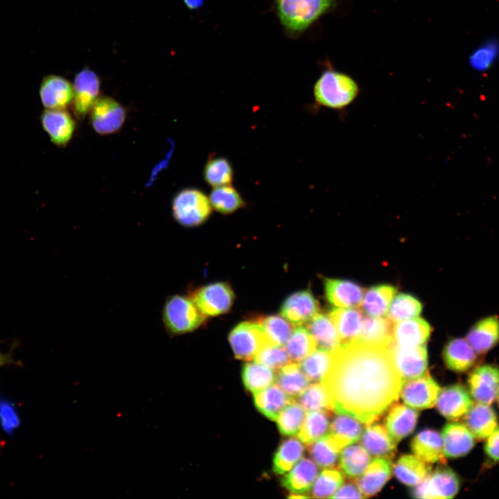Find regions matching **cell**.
Returning <instances> with one entry per match:
<instances>
[{
    "label": "cell",
    "instance_id": "6da1fadb",
    "mask_svg": "<svg viewBox=\"0 0 499 499\" xmlns=\"http://www.w3.org/2000/svg\"><path fill=\"white\" fill-rule=\"evenodd\" d=\"M334 412L371 424L397 401L403 385L390 347L360 342L333 351V363L324 380Z\"/></svg>",
    "mask_w": 499,
    "mask_h": 499
},
{
    "label": "cell",
    "instance_id": "7a4b0ae2",
    "mask_svg": "<svg viewBox=\"0 0 499 499\" xmlns=\"http://www.w3.org/2000/svg\"><path fill=\"white\" fill-rule=\"evenodd\" d=\"M359 87L346 73L334 70L322 73L313 87V96L317 105L342 111L357 98Z\"/></svg>",
    "mask_w": 499,
    "mask_h": 499
},
{
    "label": "cell",
    "instance_id": "3957f363",
    "mask_svg": "<svg viewBox=\"0 0 499 499\" xmlns=\"http://www.w3.org/2000/svg\"><path fill=\"white\" fill-rule=\"evenodd\" d=\"M161 316L164 328L170 336L195 331L206 318L191 297L181 295H171L166 299Z\"/></svg>",
    "mask_w": 499,
    "mask_h": 499
},
{
    "label": "cell",
    "instance_id": "277c9868",
    "mask_svg": "<svg viewBox=\"0 0 499 499\" xmlns=\"http://www.w3.org/2000/svg\"><path fill=\"white\" fill-rule=\"evenodd\" d=\"M283 26L289 31L306 29L332 5L333 0H275Z\"/></svg>",
    "mask_w": 499,
    "mask_h": 499
},
{
    "label": "cell",
    "instance_id": "5b68a950",
    "mask_svg": "<svg viewBox=\"0 0 499 499\" xmlns=\"http://www.w3.org/2000/svg\"><path fill=\"white\" fill-rule=\"evenodd\" d=\"M211 210L209 198L195 188L180 191L172 201L173 218L185 227L200 226L209 218Z\"/></svg>",
    "mask_w": 499,
    "mask_h": 499
},
{
    "label": "cell",
    "instance_id": "8992f818",
    "mask_svg": "<svg viewBox=\"0 0 499 499\" xmlns=\"http://www.w3.org/2000/svg\"><path fill=\"white\" fill-rule=\"evenodd\" d=\"M459 479L450 468L441 466L430 473L412 489L414 498L427 499L452 498L459 491Z\"/></svg>",
    "mask_w": 499,
    "mask_h": 499
},
{
    "label": "cell",
    "instance_id": "52a82bcc",
    "mask_svg": "<svg viewBox=\"0 0 499 499\" xmlns=\"http://www.w3.org/2000/svg\"><path fill=\"white\" fill-rule=\"evenodd\" d=\"M190 297L205 317L218 316L231 309L234 293L228 283L216 282L198 288Z\"/></svg>",
    "mask_w": 499,
    "mask_h": 499
},
{
    "label": "cell",
    "instance_id": "ba28073f",
    "mask_svg": "<svg viewBox=\"0 0 499 499\" xmlns=\"http://www.w3.org/2000/svg\"><path fill=\"white\" fill-rule=\"evenodd\" d=\"M89 113L94 130L104 136L119 132L123 125L127 115L125 108L110 96L99 97Z\"/></svg>",
    "mask_w": 499,
    "mask_h": 499
},
{
    "label": "cell",
    "instance_id": "9c48e42d",
    "mask_svg": "<svg viewBox=\"0 0 499 499\" xmlns=\"http://www.w3.org/2000/svg\"><path fill=\"white\" fill-rule=\"evenodd\" d=\"M228 340L237 359L251 360L267 340L260 324L256 322H243L230 332Z\"/></svg>",
    "mask_w": 499,
    "mask_h": 499
},
{
    "label": "cell",
    "instance_id": "30bf717a",
    "mask_svg": "<svg viewBox=\"0 0 499 499\" xmlns=\"http://www.w3.org/2000/svg\"><path fill=\"white\" fill-rule=\"evenodd\" d=\"M73 87L71 108L75 116L82 120L99 98L100 81L94 71L84 69L76 75Z\"/></svg>",
    "mask_w": 499,
    "mask_h": 499
},
{
    "label": "cell",
    "instance_id": "8fae6325",
    "mask_svg": "<svg viewBox=\"0 0 499 499\" xmlns=\"http://www.w3.org/2000/svg\"><path fill=\"white\" fill-rule=\"evenodd\" d=\"M467 383L473 399L491 405L499 395V367L491 364L478 366L470 373Z\"/></svg>",
    "mask_w": 499,
    "mask_h": 499
},
{
    "label": "cell",
    "instance_id": "7c38bea8",
    "mask_svg": "<svg viewBox=\"0 0 499 499\" xmlns=\"http://www.w3.org/2000/svg\"><path fill=\"white\" fill-rule=\"evenodd\" d=\"M390 350L403 383L426 374L428 361L425 344L415 347H401L393 342L390 346Z\"/></svg>",
    "mask_w": 499,
    "mask_h": 499
},
{
    "label": "cell",
    "instance_id": "4fadbf2b",
    "mask_svg": "<svg viewBox=\"0 0 499 499\" xmlns=\"http://www.w3.org/2000/svg\"><path fill=\"white\" fill-rule=\"evenodd\" d=\"M440 388L427 373L403 382L401 397L408 406L415 409L430 408L436 404Z\"/></svg>",
    "mask_w": 499,
    "mask_h": 499
},
{
    "label": "cell",
    "instance_id": "5bb4252c",
    "mask_svg": "<svg viewBox=\"0 0 499 499\" xmlns=\"http://www.w3.org/2000/svg\"><path fill=\"white\" fill-rule=\"evenodd\" d=\"M40 121L51 141L58 147L66 146L71 140L76 123L66 109H46Z\"/></svg>",
    "mask_w": 499,
    "mask_h": 499
},
{
    "label": "cell",
    "instance_id": "9a60e30c",
    "mask_svg": "<svg viewBox=\"0 0 499 499\" xmlns=\"http://www.w3.org/2000/svg\"><path fill=\"white\" fill-rule=\"evenodd\" d=\"M317 300L309 290L296 292L289 295L281 308V314L290 323L301 326L309 322L319 313Z\"/></svg>",
    "mask_w": 499,
    "mask_h": 499
},
{
    "label": "cell",
    "instance_id": "2e32d148",
    "mask_svg": "<svg viewBox=\"0 0 499 499\" xmlns=\"http://www.w3.org/2000/svg\"><path fill=\"white\" fill-rule=\"evenodd\" d=\"M39 95L46 109H66L73 98V85L58 75L45 76L40 85Z\"/></svg>",
    "mask_w": 499,
    "mask_h": 499
},
{
    "label": "cell",
    "instance_id": "e0dca14e",
    "mask_svg": "<svg viewBox=\"0 0 499 499\" xmlns=\"http://www.w3.org/2000/svg\"><path fill=\"white\" fill-rule=\"evenodd\" d=\"M436 404L442 416L450 420H456L464 416L473 401L463 385L455 384L440 389Z\"/></svg>",
    "mask_w": 499,
    "mask_h": 499
},
{
    "label": "cell",
    "instance_id": "ac0fdd59",
    "mask_svg": "<svg viewBox=\"0 0 499 499\" xmlns=\"http://www.w3.org/2000/svg\"><path fill=\"white\" fill-rule=\"evenodd\" d=\"M465 339L477 354L487 353L499 342V317L491 315L479 319L469 329Z\"/></svg>",
    "mask_w": 499,
    "mask_h": 499
},
{
    "label": "cell",
    "instance_id": "d6986e66",
    "mask_svg": "<svg viewBox=\"0 0 499 499\" xmlns=\"http://www.w3.org/2000/svg\"><path fill=\"white\" fill-rule=\"evenodd\" d=\"M324 290L328 301L338 308L358 306L364 297V289L349 280L326 279Z\"/></svg>",
    "mask_w": 499,
    "mask_h": 499
},
{
    "label": "cell",
    "instance_id": "ffe728a7",
    "mask_svg": "<svg viewBox=\"0 0 499 499\" xmlns=\"http://www.w3.org/2000/svg\"><path fill=\"white\" fill-rule=\"evenodd\" d=\"M444 455L456 458L466 455L474 447L475 437L462 423H448L441 433Z\"/></svg>",
    "mask_w": 499,
    "mask_h": 499
},
{
    "label": "cell",
    "instance_id": "44dd1931",
    "mask_svg": "<svg viewBox=\"0 0 499 499\" xmlns=\"http://www.w3.org/2000/svg\"><path fill=\"white\" fill-rule=\"evenodd\" d=\"M391 459L377 457L369 463L356 481V485L364 498L376 494L391 475Z\"/></svg>",
    "mask_w": 499,
    "mask_h": 499
},
{
    "label": "cell",
    "instance_id": "7402d4cb",
    "mask_svg": "<svg viewBox=\"0 0 499 499\" xmlns=\"http://www.w3.org/2000/svg\"><path fill=\"white\" fill-rule=\"evenodd\" d=\"M329 317L338 332L340 345L358 341L364 319L361 311L354 308H337L330 311Z\"/></svg>",
    "mask_w": 499,
    "mask_h": 499
},
{
    "label": "cell",
    "instance_id": "603a6c76",
    "mask_svg": "<svg viewBox=\"0 0 499 499\" xmlns=\"http://www.w3.org/2000/svg\"><path fill=\"white\" fill-rule=\"evenodd\" d=\"M362 422L354 417L342 412H335L330 424L328 437L340 451L345 446L356 442L362 432Z\"/></svg>",
    "mask_w": 499,
    "mask_h": 499
},
{
    "label": "cell",
    "instance_id": "cb8c5ba5",
    "mask_svg": "<svg viewBox=\"0 0 499 499\" xmlns=\"http://www.w3.org/2000/svg\"><path fill=\"white\" fill-rule=\"evenodd\" d=\"M477 353L466 339L456 338L448 341L443 351L446 367L456 372H464L474 366Z\"/></svg>",
    "mask_w": 499,
    "mask_h": 499
},
{
    "label": "cell",
    "instance_id": "d4e9b609",
    "mask_svg": "<svg viewBox=\"0 0 499 499\" xmlns=\"http://www.w3.org/2000/svg\"><path fill=\"white\" fill-rule=\"evenodd\" d=\"M431 328L422 318H412L397 322L393 328V341L401 347H415L425 344Z\"/></svg>",
    "mask_w": 499,
    "mask_h": 499
},
{
    "label": "cell",
    "instance_id": "484cf974",
    "mask_svg": "<svg viewBox=\"0 0 499 499\" xmlns=\"http://www.w3.org/2000/svg\"><path fill=\"white\" fill-rule=\"evenodd\" d=\"M464 425L475 437L485 439L498 428V417L489 405L477 403L473 404L464 414Z\"/></svg>",
    "mask_w": 499,
    "mask_h": 499
},
{
    "label": "cell",
    "instance_id": "4316f807",
    "mask_svg": "<svg viewBox=\"0 0 499 499\" xmlns=\"http://www.w3.org/2000/svg\"><path fill=\"white\" fill-rule=\"evenodd\" d=\"M411 448L417 457L425 462H446L442 437L434 430L425 429L419 432L412 439Z\"/></svg>",
    "mask_w": 499,
    "mask_h": 499
},
{
    "label": "cell",
    "instance_id": "83f0119b",
    "mask_svg": "<svg viewBox=\"0 0 499 499\" xmlns=\"http://www.w3.org/2000/svg\"><path fill=\"white\" fill-rule=\"evenodd\" d=\"M318 471L315 462L310 459L302 458L283 477L281 484L292 493H306L312 488Z\"/></svg>",
    "mask_w": 499,
    "mask_h": 499
},
{
    "label": "cell",
    "instance_id": "f1b7e54d",
    "mask_svg": "<svg viewBox=\"0 0 499 499\" xmlns=\"http://www.w3.org/2000/svg\"><path fill=\"white\" fill-rule=\"evenodd\" d=\"M418 412L404 405H392L385 419V427L392 439L399 442L414 429Z\"/></svg>",
    "mask_w": 499,
    "mask_h": 499
},
{
    "label": "cell",
    "instance_id": "f546056e",
    "mask_svg": "<svg viewBox=\"0 0 499 499\" xmlns=\"http://www.w3.org/2000/svg\"><path fill=\"white\" fill-rule=\"evenodd\" d=\"M394 324L388 318L382 317H364L361 331L357 342L389 347L393 343Z\"/></svg>",
    "mask_w": 499,
    "mask_h": 499
},
{
    "label": "cell",
    "instance_id": "4dcf8cb0",
    "mask_svg": "<svg viewBox=\"0 0 499 499\" xmlns=\"http://www.w3.org/2000/svg\"><path fill=\"white\" fill-rule=\"evenodd\" d=\"M361 444L373 456L391 459L396 451V443L382 425H369L361 437Z\"/></svg>",
    "mask_w": 499,
    "mask_h": 499
},
{
    "label": "cell",
    "instance_id": "1f68e13d",
    "mask_svg": "<svg viewBox=\"0 0 499 499\" xmlns=\"http://www.w3.org/2000/svg\"><path fill=\"white\" fill-rule=\"evenodd\" d=\"M294 399L284 392L277 385L254 394V404L257 410L267 418L276 421L283 408Z\"/></svg>",
    "mask_w": 499,
    "mask_h": 499
},
{
    "label": "cell",
    "instance_id": "d6a6232c",
    "mask_svg": "<svg viewBox=\"0 0 499 499\" xmlns=\"http://www.w3.org/2000/svg\"><path fill=\"white\" fill-rule=\"evenodd\" d=\"M393 471L395 477L401 482L408 486H414L431 472V467L418 457L405 455L394 464Z\"/></svg>",
    "mask_w": 499,
    "mask_h": 499
},
{
    "label": "cell",
    "instance_id": "836d02e7",
    "mask_svg": "<svg viewBox=\"0 0 499 499\" xmlns=\"http://www.w3.org/2000/svg\"><path fill=\"white\" fill-rule=\"evenodd\" d=\"M397 290L395 287L383 284L370 288L364 295L362 306L369 317H383L387 314Z\"/></svg>",
    "mask_w": 499,
    "mask_h": 499
},
{
    "label": "cell",
    "instance_id": "e575fe53",
    "mask_svg": "<svg viewBox=\"0 0 499 499\" xmlns=\"http://www.w3.org/2000/svg\"><path fill=\"white\" fill-rule=\"evenodd\" d=\"M307 329L319 348L333 351L341 344L337 329L329 315L318 313L308 322Z\"/></svg>",
    "mask_w": 499,
    "mask_h": 499
},
{
    "label": "cell",
    "instance_id": "d590c367",
    "mask_svg": "<svg viewBox=\"0 0 499 499\" xmlns=\"http://www.w3.org/2000/svg\"><path fill=\"white\" fill-rule=\"evenodd\" d=\"M297 398L306 410H320L331 414L334 412L333 399L324 381L309 384Z\"/></svg>",
    "mask_w": 499,
    "mask_h": 499
},
{
    "label": "cell",
    "instance_id": "8d00e7d4",
    "mask_svg": "<svg viewBox=\"0 0 499 499\" xmlns=\"http://www.w3.org/2000/svg\"><path fill=\"white\" fill-rule=\"evenodd\" d=\"M277 371V385L292 397H297L309 385L310 380L298 362L291 361Z\"/></svg>",
    "mask_w": 499,
    "mask_h": 499
},
{
    "label": "cell",
    "instance_id": "74e56055",
    "mask_svg": "<svg viewBox=\"0 0 499 499\" xmlns=\"http://www.w3.org/2000/svg\"><path fill=\"white\" fill-rule=\"evenodd\" d=\"M499 60V38L491 37L473 49L468 57L469 67L475 71L484 72Z\"/></svg>",
    "mask_w": 499,
    "mask_h": 499
},
{
    "label": "cell",
    "instance_id": "f35d334b",
    "mask_svg": "<svg viewBox=\"0 0 499 499\" xmlns=\"http://www.w3.org/2000/svg\"><path fill=\"white\" fill-rule=\"evenodd\" d=\"M304 447L299 439L290 438L279 446L273 458L272 470L279 475L288 473L302 457Z\"/></svg>",
    "mask_w": 499,
    "mask_h": 499
},
{
    "label": "cell",
    "instance_id": "ab89813d",
    "mask_svg": "<svg viewBox=\"0 0 499 499\" xmlns=\"http://www.w3.org/2000/svg\"><path fill=\"white\" fill-rule=\"evenodd\" d=\"M275 371L262 364L246 363L242 369V379L245 388L254 394L273 384L276 379Z\"/></svg>",
    "mask_w": 499,
    "mask_h": 499
},
{
    "label": "cell",
    "instance_id": "60d3db41",
    "mask_svg": "<svg viewBox=\"0 0 499 499\" xmlns=\"http://www.w3.org/2000/svg\"><path fill=\"white\" fill-rule=\"evenodd\" d=\"M332 363L333 351L319 348L301 360L300 366L310 381L320 382L326 379Z\"/></svg>",
    "mask_w": 499,
    "mask_h": 499
},
{
    "label": "cell",
    "instance_id": "b9f144b4",
    "mask_svg": "<svg viewBox=\"0 0 499 499\" xmlns=\"http://www.w3.org/2000/svg\"><path fill=\"white\" fill-rule=\"evenodd\" d=\"M371 462L369 453L362 446L353 445L345 448L340 457V467L350 478L360 477Z\"/></svg>",
    "mask_w": 499,
    "mask_h": 499
},
{
    "label": "cell",
    "instance_id": "7bdbcfd3",
    "mask_svg": "<svg viewBox=\"0 0 499 499\" xmlns=\"http://www.w3.org/2000/svg\"><path fill=\"white\" fill-rule=\"evenodd\" d=\"M317 343L308 329L298 326L294 330L285 346L292 362H299L311 354Z\"/></svg>",
    "mask_w": 499,
    "mask_h": 499
},
{
    "label": "cell",
    "instance_id": "ee69618b",
    "mask_svg": "<svg viewBox=\"0 0 499 499\" xmlns=\"http://www.w3.org/2000/svg\"><path fill=\"white\" fill-rule=\"evenodd\" d=\"M211 207L223 214H229L243 208L245 202L231 184L214 187L209 195Z\"/></svg>",
    "mask_w": 499,
    "mask_h": 499
},
{
    "label": "cell",
    "instance_id": "f6af8a7d",
    "mask_svg": "<svg viewBox=\"0 0 499 499\" xmlns=\"http://www.w3.org/2000/svg\"><path fill=\"white\" fill-rule=\"evenodd\" d=\"M331 413L313 410L306 413L302 426L298 432L299 439L302 443L309 444L326 435L330 428L329 415Z\"/></svg>",
    "mask_w": 499,
    "mask_h": 499
},
{
    "label": "cell",
    "instance_id": "bcb514c9",
    "mask_svg": "<svg viewBox=\"0 0 499 499\" xmlns=\"http://www.w3.org/2000/svg\"><path fill=\"white\" fill-rule=\"evenodd\" d=\"M261 326L266 339L270 342L285 347L292 332V327L283 316L274 315L256 320Z\"/></svg>",
    "mask_w": 499,
    "mask_h": 499
},
{
    "label": "cell",
    "instance_id": "7dc6e473",
    "mask_svg": "<svg viewBox=\"0 0 499 499\" xmlns=\"http://www.w3.org/2000/svg\"><path fill=\"white\" fill-rule=\"evenodd\" d=\"M306 415V410L298 401L293 399L283 408L276 420L279 430L284 435H297Z\"/></svg>",
    "mask_w": 499,
    "mask_h": 499
},
{
    "label": "cell",
    "instance_id": "c3c4849f",
    "mask_svg": "<svg viewBox=\"0 0 499 499\" xmlns=\"http://www.w3.org/2000/svg\"><path fill=\"white\" fill-rule=\"evenodd\" d=\"M203 175L205 182L211 186L231 184L234 170L230 162L225 157L210 158L206 163Z\"/></svg>",
    "mask_w": 499,
    "mask_h": 499
},
{
    "label": "cell",
    "instance_id": "681fc988",
    "mask_svg": "<svg viewBox=\"0 0 499 499\" xmlns=\"http://www.w3.org/2000/svg\"><path fill=\"white\" fill-rule=\"evenodd\" d=\"M422 310L421 303L414 296L401 293L392 301L388 310V319L399 322L418 316Z\"/></svg>",
    "mask_w": 499,
    "mask_h": 499
},
{
    "label": "cell",
    "instance_id": "f907efd6",
    "mask_svg": "<svg viewBox=\"0 0 499 499\" xmlns=\"http://www.w3.org/2000/svg\"><path fill=\"white\" fill-rule=\"evenodd\" d=\"M307 445L309 455L317 466L332 468L336 465L340 450L327 434Z\"/></svg>",
    "mask_w": 499,
    "mask_h": 499
},
{
    "label": "cell",
    "instance_id": "816d5d0a",
    "mask_svg": "<svg viewBox=\"0 0 499 499\" xmlns=\"http://www.w3.org/2000/svg\"><path fill=\"white\" fill-rule=\"evenodd\" d=\"M343 482L342 473L335 469H324L317 477L311 494L314 498H331Z\"/></svg>",
    "mask_w": 499,
    "mask_h": 499
},
{
    "label": "cell",
    "instance_id": "f5cc1de1",
    "mask_svg": "<svg viewBox=\"0 0 499 499\" xmlns=\"http://www.w3.org/2000/svg\"><path fill=\"white\" fill-rule=\"evenodd\" d=\"M254 361L277 371L291 362L285 347L266 340L256 354Z\"/></svg>",
    "mask_w": 499,
    "mask_h": 499
},
{
    "label": "cell",
    "instance_id": "db71d44e",
    "mask_svg": "<svg viewBox=\"0 0 499 499\" xmlns=\"http://www.w3.org/2000/svg\"><path fill=\"white\" fill-rule=\"evenodd\" d=\"M21 418L16 405L0 395V427L8 436L12 437L21 426Z\"/></svg>",
    "mask_w": 499,
    "mask_h": 499
},
{
    "label": "cell",
    "instance_id": "11a10c76",
    "mask_svg": "<svg viewBox=\"0 0 499 499\" xmlns=\"http://www.w3.org/2000/svg\"><path fill=\"white\" fill-rule=\"evenodd\" d=\"M484 452L494 462H499V427L488 437L484 444Z\"/></svg>",
    "mask_w": 499,
    "mask_h": 499
},
{
    "label": "cell",
    "instance_id": "9f6ffc18",
    "mask_svg": "<svg viewBox=\"0 0 499 499\" xmlns=\"http://www.w3.org/2000/svg\"><path fill=\"white\" fill-rule=\"evenodd\" d=\"M333 498H362L364 496L360 491L357 485L353 482L344 483L331 497Z\"/></svg>",
    "mask_w": 499,
    "mask_h": 499
},
{
    "label": "cell",
    "instance_id": "6f0895ef",
    "mask_svg": "<svg viewBox=\"0 0 499 499\" xmlns=\"http://www.w3.org/2000/svg\"><path fill=\"white\" fill-rule=\"evenodd\" d=\"M17 345V343H13L12 348L8 353H3L0 351V368L8 365H20V362L16 361L13 358V350Z\"/></svg>",
    "mask_w": 499,
    "mask_h": 499
},
{
    "label": "cell",
    "instance_id": "680465c9",
    "mask_svg": "<svg viewBox=\"0 0 499 499\" xmlns=\"http://www.w3.org/2000/svg\"><path fill=\"white\" fill-rule=\"evenodd\" d=\"M184 1L190 9L198 8L203 3V0H184Z\"/></svg>",
    "mask_w": 499,
    "mask_h": 499
},
{
    "label": "cell",
    "instance_id": "91938a15",
    "mask_svg": "<svg viewBox=\"0 0 499 499\" xmlns=\"http://www.w3.org/2000/svg\"><path fill=\"white\" fill-rule=\"evenodd\" d=\"M497 399H498V407H499V395H498Z\"/></svg>",
    "mask_w": 499,
    "mask_h": 499
}]
</instances>
